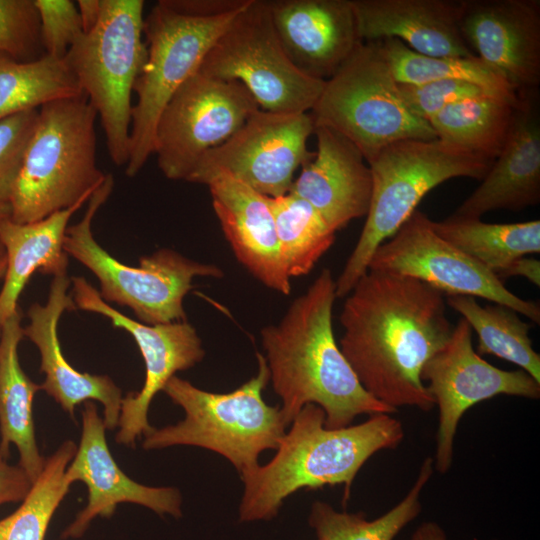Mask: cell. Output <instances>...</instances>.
Returning <instances> with one entry per match:
<instances>
[{
    "mask_svg": "<svg viewBox=\"0 0 540 540\" xmlns=\"http://www.w3.org/2000/svg\"><path fill=\"white\" fill-rule=\"evenodd\" d=\"M0 52L19 62L45 56L34 0H0Z\"/></svg>",
    "mask_w": 540,
    "mask_h": 540,
    "instance_id": "35",
    "label": "cell"
},
{
    "mask_svg": "<svg viewBox=\"0 0 540 540\" xmlns=\"http://www.w3.org/2000/svg\"><path fill=\"white\" fill-rule=\"evenodd\" d=\"M76 5L81 18L83 33L91 31L101 14V0H78Z\"/></svg>",
    "mask_w": 540,
    "mask_h": 540,
    "instance_id": "41",
    "label": "cell"
},
{
    "mask_svg": "<svg viewBox=\"0 0 540 540\" xmlns=\"http://www.w3.org/2000/svg\"><path fill=\"white\" fill-rule=\"evenodd\" d=\"M82 91L64 59L19 62L0 52V121Z\"/></svg>",
    "mask_w": 540,
    "mask_h": 540,
    "instance_id": "32",
    "label": "cell"
},
{
    "mask_svg": "<svg viewBox=\"0 0 540 540\" xmlns=\"http://www.w3.org/2000/svg\"><path fill=\"white\" fill-rule=\"evenodd\" d=\"M70 280L67 272L53 277L45 305L34 303L27 316L29 324L23 328L38 348L40 370L45 374L41 389L60 404L71 417L82 402L96 400L104 407V425L107 429L118 426L122 392L107 375H92L74 369L64 357L58 339L57 327L64 311L77 307L72 295L67 294Z\"/></svg>",
    "mask_w": 540,
    "mask_h": 540,
    "instance_id": "20",
    "label": "cell"
},
{
    "mask_svg": "<svg viewBox=\"0 0 540 540\" xmlns=\"http://www.w3.org/2000/svg\"><path fill=\"white\" fill-rule=\"evenodd\" d=\"M460 31L471 51L519 93L540 84V1L462 0Z\"/></svg>",
    "mask_w": 540,
    "mask_h": 540,
    "instance_id": "17",
    "label": "cell"
},
{
    "mask_svg": "<svg viewBox=\"0 0 540 540\" xmlns=\"http://www.w3.org/2000/svg\"><path fill=\"white\" fill-rule=\"evenodd\" d=\"M277 453L265 465L241 474L244 492L239 521L271 520L284 500L300 489L344 486L343 503L366 461L381 450L396 448L404 438L392 414H375L360 424L330 429L324 411L305 405L291 422Z\"/></svg>",
    "mask_w": 540,
    "mask_h": 540,
    "instance_id": "3",
    "label": "cell"
},
{
    "mask_svg": "<svg viewBox=\"0 0 540 540\" xmlns=\"http://www.w3.org/2000/svg\"><path fill=\"white\" fill-rule=\"evenodd\" d=\"M335 280L324 268L289 306L278 324L261 330V341L274 392L288 426L307 404L319 406L325 426L342 428L361 414L396 411L360 384L336 343L332 327Z\"/></svg>",
    "mask_w": 540,
    "mask_h": 540,
    "instance_id": "2",
    "label": "cell"
},
{
    "mask_svg": "<svg viewBox=\"0 0 540 540\" xmlns=\"http://www.w3.org/2000/svg\"><path fill=\"white\" fill-rule=\"evenodd\" d=\"M72 298L77 308L101 314L113 327L126 330L135 340L145 363V381L138 392L122 398L117 443L135 446L138 437L152 430L148 410L154 396L178 371L202 361L205 351L196 329L187 321L147 325L114 309L83 277L72 278Z\"/></svg>",
    "mask_w": 540,
    "mask_h": 540,
    "instance_id": "16",
    "label": "cell"
},
{
    "mask_svg": "<svg viewBox=\"0 0 540 540\" xmlns=\"http://www.w3.org/2000/svg\"><path fill=\"white\" fill-rule=\"evenodd\" d=\"M398 88L408 111L428 123L452 103L488 94L481 87L460 80H437L421 84L398 83Z\"/></svg>",
    "mask_w": 540,
    "mask_h": 540,
    "instance_id": "36",
    "label": "cell"
},
{
    "mask_svg": "<svg viewBox=\"0 0 540 540\" xmlns=\"http://www.w3.org/2000/svg\"><path fill=\"white\" fill-rule=\"evenodd\" d=\"M87 200L27 224L0 220V241L6 255V272L0 291V326L18 310V299L35 271L46 275L67 272L63 244L71 216Z\"/></svg>",
    "mask_w": 540,
    "mask_h": 540,
    "instance_id": "25",
    "label": "cell"
},
{
    "mask_svg": "<svg viewBox=\"0 0 540 540\" xmlns=\"http://www.w3.org/2000/svg\"><path fill=\"white\" fill-rule=\"evenodd\" d=\"M314 128L310 113L259 108L227 141L204 155L187 182L207 185L217 174L227 173L265 196L287 194L296 170L314 157L307 147Z\"/></svg>",
    "mask_w": 540,
    "mask_h": 540,
    "instance_id": "13",
    "label": "cell"
},
{
    "mask_svg": "<svg viewBox=\"0 0 540 540\" xmlns=\"http://www.w3.org/2000/svg\"><path fill=\"white\" fill-rule=\"evenodd\" d=\"M362 41L394 38L433 57H474L460 31L462 0H350Z\"/></svg>",
    "mask_w": 540,
    "mask_h": 540,
    "instance_id": "24",
    "label": "cell"
},
{
    "mask_svg": "<svg viewBox=\"0 0 540 540\" xmlns=\"http://www.w3.org/2000/svg\"><path fill=\"white\" fill-rule=\"evenodd\" d=\"M310 115L314 126L352 142L367 163L396 141L437 138L428 122L406 108L379 41L358 45L325 81Z\"/></svg>",
    "mask_w": 540,
    "mask_h": 540,
    "instance_id": "10",
    "label": "cell"
},
{
    "mask_svg": "<svg viewBox=\"0 0 540 540\" xmlns=\"http://www.w3.org/2000/svg\"><path fill=\"white\" fill-rule=\"evenodd\" d=\"M339 319V348L371 396L395 411L435 406L420 375L453 330L442 292L407 275L368 269Z\"/></svg>",
    "mask_w": 540,
    "mask_h": 540,
    "instance_id": "1",
    "label": "cell"
},
{
    "mask_svg": "<svg viewBox=\"0 0 540 540\" xmlns=\"http://www.w3.org/2000/svg\"><path fill=\"white\" fill-rule=\"evenodd\" d=\"M502 282L509 277H524L536 286L540 285V261L535 258L521 257L514 260L496 275Z\"/></svg>",
    "mask_w": 540,
    "mask_h": 540,
    "instance_id": "40",
    "label": "cell"
},
{
    "mask_svg": "<svg viewBox=\"0 0 540 540\" xmlns=\"http://www.w3.org/2000/svg\"><path fill=\"white\" fill-rule=\"evenodd\" d=\"M33 482L19 465H10L0 453V505L23 501Z\"/></svg>",
    "mask_w": 540,
    "mask_h": 540,
    "instance_id": "39",
    "label": "cell"
},
{
    "mask_svg": "<svg viewBox=\"0 0 540 540\" xmlns=\"http://www.w3.org/2000/svg\"><path fill=\"white\" fill-rule=\"evenodd\" d=\"M258 109L241 83L198 70L176 90L160 115L153 154L162 174L187 181L204 155L227 141Z\"/></svg>",
    "mask_w": 540,
    "mask_h": 540,
    "instance_id": "12",
    "label": "cell"
},
{
    "mask_svg": "<svg viewBox=\"0 0 540 540\" xmlns=\"http://www.w3.org/2000/svg\"><path fill=\"white\" fill-rule=\"evenodd\" d=\"M434 231L495 275L514 260L540 252V221L485 223L451 215L435 222Z\"/></svg>",
    "mask_w": 540,
    "mask_h": 540,
    "instance_id": "28",
    "label": "cell"
},
{
    "mask_svg": "<svg viewBox=\"0 0 540 540\" xmlns=\"http://www.w3.org/2000/svg\"><path fill=\"white\" fill-rule=\"evenodd\" d=\"M434 473V460L422 462L416 480L404 498L385 514L368 520L362 511H337L329 503L316 500L308 523L318 540H394L422 510L421 493Z\"/></svg>",
    "mask_w": 540,
    "mask_h": 540,
    "instance_id": "30",
    "label": "cell"
},
{
    "mask_svg": "<svg viewBox=\"0 0 540 540\" xmlns=\"http://www.w3.org/2000/svg\"><path fill=\"white\" fill-rule=\"evenodd\" d=\"M250 0H160L144 18L147 57L133 91L129 159L136 176L154 152L160 115L176 90Z\"/></svg>",
    "mask_w": 540,
    "mask_h": 540,
    "instance_id": "4",
    "label": "cell"
},
{
    "mask_svg": "<svg viewBox=\"0 0 540 540\" xmlns=\"http://www.w3.org/2000/svg\"><path fill=\"white\" fill-rule=\"evenodd\" d=\"M446 303L467 321L478 336L477 353L489 354L520 367L540 383V355L529 337L531 325L501 304L481 306L472 296H447Z\"/></svg>",
    "mask_w": 540,
    "mask_h": 540,
    "instance_id": "29",
    "label": "cell"
},
{
    "mask_svg": "<svg viewBox=\"0 0 540 540\" xmlns=\"http://www.w3.org/2000/svg\"><path fill=\"white\" fill-rule=\"evenodd\" d=\"M409 540H448L445 530L435 521L422 522Z\"/></svg>",
    "mask_w": 540,
    "mask_h": 540,
    "instance_id": "42",
    "label": "cell"
},
{
    "mask_svg": "<svg viewBox=\"0 0 540 540\" xmlns=\"http://www.w3.org/2000/svg\"><path fill=\"white\" fill-rule=\"evenodd\" d=\"M200 72L241 83L260 109L308 113L325 81L299 70L274 30L266 0H250L205 56Z\"/></svg>",
    "mask_w": 540,
    "mask_h": 540,
    "instance_id": "11",
    "label": "cell"
},
{
    "mask_svg": "<svg viewBox=\"0 0 540 540\" xmlns=\"http://www.w3.org/2000/svg\"><path fill=\"white\" fill-rule=\"evenodd\" d=\"M76 449L75 443L67 440L45 459L22 504L0 520V540H44L55 510L69 492L64 474Z\"/></svg>",
    "mask_w": 540,
    "mask_h": 540,
    "instance_id": "34",
    "label": "cell"
},
{
    "mask_svg": "<svg viewBox=\"0 0 540 540\" xmlns=\"http://www.w3.org/2000/svg\"><path fill=\"white\" fill-rule=\"evenodd\" d=\"M38 109L0 121V201L9 203L23 155L34 130Z\"/></svg>",
    "mask_w": 540,
    "mask_h": 540,
    "instance_id": "38",
    "label": "cell"
},
{
    "mask_svg": "<svg viewBox=\"0 0 540 540\" xmlns=\"http://www.w3.org/2000/svg\"><path fill=\"white\" fill-rule=\"evenodd\" d=\"M10 218V206L7 202L0 201V220Z\"/></svg>",
    "mask_w": 540,
    "mask_h": 540,
    "instance_id": "43",
    "label": "cell"
},
{
    "mask_svg": "<svg viewBox=\"0 0 540 540\" xmlns=\"http://www.w3.org/2000/svg\"><path fill=\"white\" fill-rule=\"evenodd\" d=\"M258 372L228 393L202 390L173 376L163 390L185 412L175 425L152 428L144 435L145 450L176 445L211 450L230 461L239 474L259 465L258 457L267 449H277L286 431L279 406L263 399L269 382L264 355L257 352Z\"/></svg>",
    "mask_w": 540,
    "mask_h": 540,
    "instance_id": "7",
    "label": "cell"
},
{
    "mask_svg": "<svg viewBox=\"0 0 540 540\" xmlns=\"http://www.w3.org/2000/svg\"><path fill=\"white\" fill-rule=\"evenodd\" d=\"M317 150L301 167L289 192L311 204L331 230L366 216L372 196L371 170L358 148L343 135L315 126Z\"/></svg>",
    "mask_w": 540,
    "mask_h": 540,
    "instance_id": "21",
    "label": "cell"
},
{
    "mask_svg": "<svg viewBox=\"0 0 540 540\" xmlns=\"http://www.w3.org/2000/svg\"><path fill=\"white\" fill-rule=\"evenodd\" d=\"M40 18L44 54L64 59L83 34L77 5L71 0H34Z\"/></svg>",
    "mask_w": 540,
    "mask_h": 540,
    "instance_id": "37",
    "label": "cell"
},
{
    "mask_svg": "<svg viewBox=\"0 0 540 540\" xmlns=\"http://www.w3.org/2000/svg\"><path fill=\"white\" fill-rule=\"evenodd\" d=\"M268 201L287 274H308L333 245L336 232L311 204L291 192Z\"/></svg>",
    "mask_w": 540,
    "mask_h": 540,
    "instance_id": "33",
    "label": "cell"
},
{
    "mask_svg": "<svg viewBox=\"0 0 540 540\" xmlns=\"http://www.w3.org/2000/svg\"><path fill=\"white\" fill-rule=\"evenodd\" d=\"M21 313L17 310L1 326L0 335V453L7 458L9 446L19 453V466L34 482L44 467L45 458L38 450L32 402L41 385L23 371L18 346L24 336Z\"/></svg>",
    "mask_w": 540,
    "mask_h": 540,
    "instance_id": "26",
    "label": "cell"
},
{
    "mask_svg": "<svg viewBox=\"0 0 540 540\" xmlns=\"http://www.w3.org/2000/svg\"><path fill=\"white\" fill-rule=\"evenodd\" d=\"M520 101L482 94L446 106L429 124L438 139L495 160L506 143Z\"/></svg>",
    "mask_w": 540,
    "mask_h": 540,
    "instance_id": "27",
    "label": "cell"
},
{
    "mask_svg": "<svg viewBox=\"0 0 540 540\" xmlns=\"http://www.w3.org/2000/svg\"><path fill=\"white\" fill-rule=\"evenodd\" d=\"M276 35L303 73L326 81L362 42L350 0H266Z\"/></svg>",
    "mask_w": 540,
    "mask_h": 540,
    "instance_id": "19",
    "label": "cell"
},
{
    "mask_svg": "<svg viewBox=\"0 0 540 540\" xmlns=\"http://www.w3.org/2000/svg\"><path fill=\"white\" fill-rule=\"evenodd\" d=\"M97 113L81 94L38 109L10 198V219L33 223L89 200L106 174L96 164Z\"/></svg>",
    "mask_w": 540,
    "mask_h": 540,
    "instance_id": "5",
    "label": "cell"
},
{
    "mask_svg": "<svg viewBox=\"0 0 540 540\" xmlns=\"http://www.w3.org/2000/svg\"><path fill=\"white\" fill-rule=\"evenodd\" d=\"M420 376L438 407L433 460L441 474L451 468L458 425L467 410L498 395L540 397V383L528 373L497 368L474 350L472 329L463 318L447 343L426 361Z\"/></svg>",
    "mask_w": 540,
    "mask_h": 540,
    "instance_id": "14",
    "label": "cell"
},
{
    "mask_svg": "<svg viewBox=\"0 0 540 540\" xmlns=\"http://www.w3.org/2000/svg\"><path fill=\"white\" fill-rule=\"evenodd\" d=\"M379 42L397 83L421 84L437 80H460L475 84L490 95L514 103L521 100V96L511 84L477 56L433 57L419 54L394 38Z\"/></svg>",
    "mask_w": 540,
    "mask_h": 540,
    "instance_id": "31",
    "label": "cell"
},
{
    "mask_svg": "<svg viewBox=\"0 0 540 540\" xmlns=\"http://www.w3.org/2000/svg\"><path fill=\"white\" fill-rule=\"evenodd\" d=\"M105 425L92 401L84 402L82 434L69 463L65 482L88 488V502L64 530L63 538H79L96 516L110 517L121 503L145 506L159 515L182 516V496L177 488L150 487L129 478L114 461L105 438Z\"/></svg>",
    "mask_w": 540,
    "mask_h": 540,
    "instance_id": "18",
    "label": "cell"
},
{
    "mask_svg": "<svg viewBox=\"0 0 540 540\" xmlns=\"http://www.w3.org/2000/svg\"><path fill=\"white\" fill-rule=\"evenodd\" d=\"M6 255L0 260V281L4 278L6 272Z\"/></svg>",
    "mask_w": 540,
    "mask_h": 540,
    "instance_id": "44",
    "label": "cell"
},
{
    "mask_svg": "<svg viewBox=\"0 0 540 540\" xmlns=\"http://www.w3.org/2000/svg\"><path fill=\"white\" fill-rule=\"evenodd\" d=\"M212 207L237 260L266 287L291 292L273 215L265 196L227 173L208 183Z\"/></svg>",
    "mask_w": 540,
    "mask_h": 540,
    "instance_id": "22",
    "label": "cell"
},
{
    "mask_svg": "<svg viewBox=\"0 0 540 540\" xmlns=\"http://www.w3.org/2000/svg\"><path fill=\"white\" fill-rule=\"evenodd\" d=\"M96 26L70 47L64 61L100 117L109 156L129 159L131 94L147 57L143 0H101Z\"/></svg>",
    "mask_w": 540,
    "mask_h": 540,
    "instance_id": "8",
    "label": "cell"
},
{
    "mask_svg": "<svg viewBox=\"0 0 540 540\" xmlns=\"http://www.w3.org/2000/svg\"><path fill=\"white\" fill-rule=\"evenodd\" d=\"M368 269L413 277L447 296L483 298L540 323L538 303L515 295L492 271L440 237L419 210L377 247Z\"/></svg>",
    "mask_w": 540,
    "mask_h": 540,
    "instance_id": "15",
    "label": "cell"
},
{
    "mask_svg": "<svg viewBox=\"0 0 540 540\" xmlns=\"http://www.w3.org/2000/svg\"><path fill=\"white\" fill-rule=\"evenodd\" d=\"M506 143L478 188L452 214L481 218L540 202V113L536 92L522 94Z\"/></svg>",
    "mask_w": 540,
    "mask_h": 540,
    "instance_id": "23",
    "label": "cell"
},
{
    "mask_svg": "<svg viewBox=\"0 0 540 540\" xmlns=\"http://www.w3.org/2000/svg\"><path fill=\"white\" fill-rule=\"evenodd\" d=\"M113 185V176L106 174L104 182L89 198L83 218L67 227L64 251L96 276L100 285L98 292L105 302L129 307L139 322L156 325L186 321L183 300L192 289L194 278H222L223 270L167 248L142 256L138 267L125 265L112 257L97 243L91 226Z\"/></svg>",
    "mask_w": 540,
    "mask_h": 540,
    "instance_id": "9",
    "label": "cell"
},
{
    "mask_svg": "<svg viewBox=\"0 0 540 540\" xmlns=\"http://www.w3.org/2000/svg\"><path fill=\"white\" fill-rule=\"evenodd\" d=\"M493 162L438 138L404 139L384 147L368 162L370 207L358 241L335 280L336 296L349 294L367 272L377 247L397 232L429 191L451 178L482 180Z\"/></svg>",
    "mask_w": 540,
    "mask_h": 540,
    "instance_id": "6",
    "label": "cell"
},
{
    "mask_svg": "<svg viewBox=\"0 0 540 540\" xmlns=\"http://www.w3.org/2000/svg\"><path fill=\"white\" fill-rule=\"evenodd\" d=\"M5 256V250L4 247L0 241V260Z\"/></svg>",
    "mask_w": 540,
    "mask_h": 540,
    "instance_id": "45",
    "label": "cell"
}]
</instances>
